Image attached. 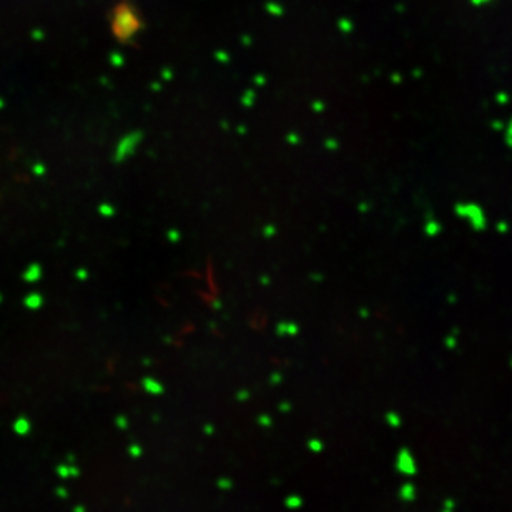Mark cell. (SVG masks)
Here are the masks:
<instances>
[]
</instances>
